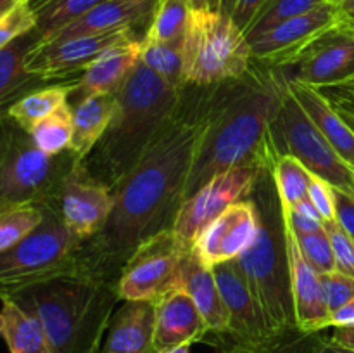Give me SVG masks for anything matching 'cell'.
Here are the masks:
<instances>
[{"mask_svg": "<svg viewBox=\"0 0 354 353\" xmlns=\"http://www.w3.org/2000/svg\"><path fill=\"white\" fill-rule=\"evenodd\" d=\"M327 2H332V0H268L245 30V37L248 40H252L258 35L275 28L277 24L310 12Z\"/></svg>", "mask_w": 354, "mask_h": 353, "instance_id": "obj_33", "label": "cell"}, {"mask_svg": "<svg viewBox=\"0 0 354 353\" xmlns=\"http://www.w3.org/2000/svg\"><path fill=\"white\" fill-rule=\"evenodd\" d=\"M335 220L354 239V197L342 190L334 189Z\"/></svg>", "mask_w": 354, "mask_h": 353, "instance_id": "obj_42", "label": "cell"}, {"mask_svg": "<svg viewBox=\"0 0 354 353\" xmlns=\"http://www.w3.org/2000/svg\"><path fill=\"white\" fill-rule=\"evenodd\" d=\"M296 237L297 241H299L301 251H303L304 258L308 260V263H310L320 275L322 273H328L337 270L334 249H332L330 239H328L325 228L313 232V234L296 235Z\"/></svg>", "mask_w": 354, "mask_h": 353, "instance_id": "obj_38", "label": "cell"}, {"mask_svg": "<svg viewBox=\"0 0 354 353\" xmlns=\"http://www.w3.org/2000/svg\"><path fill=\"white\" fill-rule=\"evenodd\" d=\"M310 199L317 206L318 213L322 215L324 221L335 220V197L334 187L327 183L325 180L313 176L310 183Z\"/></svg>", "mask_w": 354, "mask_h": 353, "instance_id": "obj_41", "label": "cell"}, {"mask_svg": "<svg viewBox=\"0 0 354 353\" xmlns=\"http://www.w3.org/2000/svg\"><path fill=\"white\" fill-rule=\"evenodd\" d=\"M35 145L48 156H57L69 151L73 138V107L71 104H64L38 121L30 130Z\"/></svg>", "mask_w": 354, "mask_h": 353, "instance_id": "obj_31", "label": "cell"}, {"mask_svg": "<svg viewBox=\"0 0 354 353\" xmlns=\"http://www.w3.org/2000/svg\"><path fill=\"white\" fill-rule=\"evenodd\" d=\"M159 0H104L99 6L90 9L85 16L73 21L62 30L55 31L44 40L54 38L82 37V35H99L107 31L121 30V28H140L151 24L154 10Z\"/></svg>", "mask_w": 354, "mask_h": 353, "instance_id": "obj_20", "label": "cell"}, {"mask_svg": "<svg viewBox=\"0 0 354 353\" xmlns=\"http://www.w3.org/2000/svg\"><path fill=\"white\" fill-rule=\"evenodd\" d=\"M76 90V80L62 83H48V85L35 89L21 97L10 106L7 116L16 121L21 128L30 132L38 121L47 118L59 107L69 102V97Z\"/></svg>", "mask_w": 354, "mask_h": 353, "instance_id": "obj_28", "label": "cell"}, {"mask_svg": "<svg viewBox=\"0 0 354 353\" xmlns=\"http://www.w3.org/2000/svg\"><path fill=\"white\" fill-rule=\"evenodd\" d=\"M220 87H183L175 116L113 189L114 208L102 230L83 242L86 269L118 279L142 242L171 228Z\"/></svg>", "mask_w": 354, "mask_h": 353, "instance_id": "obj_1", "label": "cell"}, {"mask_svg": "<svg viewBox=\"0 0 354 353\" xmlns=\"http://www.w3.org/2000/svg\"><path fill=\"white\" fill-rule=\"evenodd\" d=\"M339 23L341 14L335 0H332L310 12L283 21L249 40L252 59L270 68H287L315 38L337 26Z\"/></svg>", "mask_w": 354, "mask_h": 353, "instance_id": "obj_15", "label": "cell"}, {"mask_svg": "<svg viewBox=\"0 0 354 353\" xmlns=\"http://www.w3.org/2000/svg\"><path fill=\"white\" fill-rule=\"evenodd\" d=\"M128 2H135V0H128Z\"/></svg>", "mask_w": 354, "mask_h": 353, "instance_id": "obj_58", "label": "cell"}, {"mask_svg": "<svg viewBox=\"0 0 354 353\" xmlns=\"http://www.w3.org/2000/svg\"><path fill=\"white\" fill-rule=\"evenodd\" d=\"M341 21L346 23H354V0H335Z\"/></svg>", "mask_w": 354, "mask_h": 353, "instance_id": "obj_48", "label": "cell"}, {"mask_svg": "<svg viewBox=\"0 0 354 353\" xmlns=\"http://www.w3.org/2000/svg\"><path fill=\"white\" fill-rule=\"evenodd\" d=\"M118 279L82 269L9 300L41 322L52 353H99L118 303Z\"/></svg>", "mask_w": 354, "mask_h": 353, "instance_id": "obj_3", "label": "cell"}, {"mask_svg": "<svg viewBox=\"0 0 354 353\" xmlns=\"http://www.w3.org/2000/svg\"><path fill=\"white\" fill-rule=\"evenodd\" d=\"M317 90H320L334 107L349 111V113L354 114V90L342 89V87H328V89Z\"/></svg>", "mask_w": 354, "mask_h": 353, "instance_id": "obj_44", "label": "cell"}, {"mask_svg": "<svg viewBox=\"0 0 354 353\" xmlns=\"http://www.w3.org/2000/svg\"><path fill=\"white\" fill-rule=\"evenodd\" d=\"M2 325H3V318H2V314H0V332H2Z\"/></svg>", "mask_w": 354, "mask_h": 353, "instance_id": "obj_56", "label": "cell"}, {"mask_svg": "<svg viewBox=\"0 0 354 353\" xmlns=\"http://www.w3.org/2000/svg\"><path fill=\"white\" fill-rule=\"evenodd\" d=\"M178 287H182L199 308L209 329L207 336L218 338V336L227 334L230 327V317H228V310L218 287L216 277H214L213 269L207 266L194 251H190L183 262Z\"/></svg>", "mask_w": 354, "mask_h": 353, "instance_id": "obj_23", "label": "cell"}, {"mask_svg": "<svg viewBox=\"0 0 354 353\" xmlns=\"http://www.w3.org/2000/svg\"><path fill=\"white\" fill-rule=\"evenodd\" d=\"M320 280L330 315L354 298V277L334 270V272L322 273Z\"/></svg>", "mask_w": 354, "mask_h": 353, "instance_id": "obj_40", "label": "cell"}, {"mask_svg": "<svg viewBox=\"0 0 354 353\" xmlns=\"http://www.w3.org/2000/svg\"><path fill=\"white\" fill-rule=\"evenodd\" d=\"M287 93L282 69L254 61L242 78L221 83L213 118L197 149L185 196L189 199L211 176L239 166L275 165L279 151L273 127Z\"/></svg>", "mask_w": 354, "mask_h": 353, "instance_id": "obj_2", "label": "cell"}, {"mask_svg": "<svg viewBox=\"0 0 354 353\" xmlns=\"http://www.w3.org/2000/svg\"><path fill=\"white\" fill-rule=\"evenodd\" d=\"M156 303L124 301L113 315L99 353H156Z\"/></svg>", "mask_w": 354, "mask_h": 353, "instance_id": "obj_22", "label": "cell"}, {"mask_svg": "<svg viewBox=\"0 0 354 353\" xmlns=\"http://www.w3.org/2000/svg\"><path fill=\"white\" fill-rule=\"evenodd\" d=\"M142 45L144 38H133L104 51L76 78V90L71 97L118 93V90L124 85L128 76L140 62Z\"/></svg>", "mask_w": 354, "mask_h": 353, "instance_id": "obj_21", "label": "cell"}, {"mask_svg": "<svg viewBox=\"0 0 354 353\" xmlns=\"http://www.w3.org/2000/svg\"><path fill=\"white\" fill-rule=\"evenodd\" d=\"M335 109H337L339 113H341V116L344 118L346 123H348V125H349V128H351V130L354 132V114H353V113H349V111L339 109V107H335Z\"/></svg>", "mask_w": 354, "mask_h": 353, "instance_id": "obj_52", "label": "cell"}, {"mask_svg": "<svg viewBox=\"0 0 354 353\" xmlns=\"http://www.w3.org/2000/svg\"><path fill=\"white\" fill-rule=\"evenodd\" d=\"M104 0H30L41 40L85 16Z\"/></svg>", "mask_w": 354, "mask_h": 353, "instance_id": "obj_29", "label": "cell"}, {"mask_svg": "<svg viewBox=\"0 0 354 353\" xmlns=\"http://www.w3.org/2000/svg\"><path fill=\"white\" fill-rule=\"evenodd\" d=\"M279 154L294 156L313 176L354 197V172L315 127L287 87L282 109L273 127Z\"/></svg>", "mask_w": 354, "mask_h": 353, "instance_id": "obj_9", "label": "cell"}, {"mask_svg": "<svg viewBox=\"0 0 354 353\" xmlns=\"http://www.w3.org/2000/svg\"><path fill=\"white\" fill-rule=\"evenodd\" d=\"M182 92L138 62L118 90V109L109 128L82 161L86 172L113 190L175 116Z\"/></svg>", "mask_w": 354, "mask_h": 353, "instance_id": "obj_4", "label": "cell"}, {"mask_svg": "<svg viewBox=\"0 0 354 353\" xmlns=\"http://www.w3.org/2000/svg\"><path fill=\"white\" fill-rule=\"evenodd\" d=\"M259 230V213L251 197L237 201L207 225L192 251L213 269L237 260L254 242Z\"/></svg>", "mask_w": 354, "mask_h": 353, "instance_id": "obj_17", "label": "cell"}, {"mask_svg": "<svg viewBox=\"0 0 354 353\" xmlns=\"http://www.w3.org/2000/svg\"><path fill=\"white\" fill-rule=\"evenodd\" d=\"M209 329L192 298L182 289L169 291L156 303L154 350L206 341Z\"/></svg>", "mask_w": 354, "mask_h": 353, "instance_id": "obj_19", "label": "cell"}, {"mask_svg": "<svg viewBox=\"0 0 354 353\" xmlns=\"http://www.w3.org/2000/svg\"><path fill=\"white\" fill-rule=\"evenodd\" d=\"M209 2V7L213 10H220V0H207Z\"/></svg>", "mask_w": 354, "mask_h": 353, "instance_id": "obj_54", "label": "cell"}, {"mask_svg": "<svg viewBox=\"0 0 354 353\" xmlns=\"http://www.w3.org/2000/svg\"><path fill=\"white\" fill-rule=\"evenodd\" d=\"M315 353H354V350L344 348V346L332 341L330 338H320L317 343V350H315Z\"/></svg>", "mask_w": 354, "mask_h": 353, "instance_id": "obj_47", "label": "cell"}, {"mask_svg": "<svg viewBox=\"0 0 354 353\" xmlns=\"http://www.w3.org/2000/svg\"><path fill=\"white\" fill-rule=\"evenodd\" d=\"M0 301V314L3 318L0 336L6 341L9 353H52L44 325L33 314L9 298Z\"/></svg>", "mask_w": 354, "mask_h": 353, "instance_id": "obj_27", "label": "cell"}, {"mask_svg": "<svg viewBox=\"0 0 354 353\" xmlns=\"http://www.w3.org/2000/svg\"><path fill=\"white\" fill-rule=\"evenodd\" d=\"M273 176H275L279 196L286 208H292L299 201L310 197L308 194H310L313 175L294 156L280 154L273 165Z\"/></svg>", "mask_w": 354, "mask_h": 353, "instance_id": "obj_32", "label": "cell"}, {"mask_svg": "<svg viewBox=\"0 0 354 353\" xmlns=\"http://www.w3.org/2000/svg\"><path fill=\"white\" fill-rule=\"evenodd\" d=\"M283 76L313 89L341 87L354 80V28L341 23L315 38L287 68Z\"/></svg>", "mask_w": 354, "mask_h": 353, "instance_id": "obj_13", "label": "cell"}, {"mask_svg": "<svg viewBox=\"0 0 354 353\" xmlns=\"http://www.w3.org/2000/svg\"><path fill=\"white\" fill-rule=\"evenodd\" d=\"M213 272L230 317L228 332L225 336H218V341L213 343L214 348H223V346L249 348L275 338L263 317L261 308L249 289V284L237 260L214 265Z\"/></svg>", "mask_w": 354, "mask_h": 353, "instance_id": "obj_16", "label": "cell"}, {"mask_svg": "<svg viewBox=\"0 0 354 353\" xmlns=\"http://www.w3.org/2000/svg\"><path fill=\"white\" fill-rule=\"evenodd\" d=\"M44 206H23L0 213V253L12 248L44 221Z\"/></svg>", "mask_w": 354, "mask_h": 353, "instance_id": "obj_35", "label": "cell"}, {"mask_svg": "<svg viewBox=\"0 0 354 353\" xmlns=\"http://www.w3.org/2000/svg\"><path fill=\"white\" fill-rule=\"evenodd\" d=\"M73 107V138L69 152L85 161L109 128L118 109V93H93L78 97Z\"/></svg>", "mask_w": 354, "mask_h": 353, "instance_id": "obj_24", "label": "cell"}, {"mask_svg": "<svg viewBox=\"0 0 354 353\" xmlns=\"http://www.w3.org/2000/svg\"><path fill=\"white\" fill-rule=\"evenodd\" d=\"M342 89H348V90H354V80L353 82H349V83H346V85H341Z\"/></svg>", "mask_w": 354, "mask_h": 353, "instance_id": "obj_55", "label": "cell"}, {"mask_svg": "<svg viewBox=\"0 0 354 353\" xmlns=\"http://www.w3.org/2000/svg\"><path fill=\"white\" fill-rule=\"evenodd\" d=\"M266 2L268 0H237V6H235L234 14H232V19L245 33L249 24L254 21V17L258 16V12Z\"/></svg>", "mask_w": 354, "mask_h": 353, "instance_id": "obj_43", "label": "cell"}, {"mask_svg": "<svg viewBox=\"0 0 354 353\" xmlns=\"http://www.w3.org/2000/svg\"><path fill=\"white\" fill-rule=\"evenodd\" d=\"M40 40V33L33 30L0 51V118L28 92L48 85L26 69L28 54Z\"/></svg>", "mask_w": 354, "mask_h": 353, "instance_id": "obj_26", "label": "cell"}, {"mask_svg": "<svg viewBox=\"0 0 354 353\" xmlns=\"http://www.w3.org/2000/svg\"><path fill=\"white\" fill-rule=\"evenodd\" d=\"M259 170L261 168L256 166H239L211 176L180 206L171 225L176 237L192 249L211 221L216 220L232 204L249 197Z\"/></svg>", "mask_w": 354, "mask_h": 353, "instance_id": "obj_11", "label": "cell"}, {"mask_svg": "<svg viewBox=\"0 0 354 353\" xmlns=\"http://www.w3.org/2000/svg\"><path fill=\"white\" fill-rule=\"evenodd\" d=\"M344 23H346V21H344ZM348 24H351V26L354 28V23H348Z\"/></svg>", "mask_w": 354, "mask_h": 353, "instance_id": "obj_57", "label": "cell"}, {"mask_svg": "<svg viewBox=\"0 0 354 353\" xmlns=\"http://www.w3.org/2000/svg\"><path fill=\"white\" fill-rule=\"evenodd\" d=\"M189 12V6L183 0H159L144 40L154 44L182 45Z\"/></svg>", "mask_w": 354, "mask_h": 353, "instance_id": "obj_30", "label": "cell"}, {"mask_svg": "<svg viewBox=\"0 0 354 353\" xmlns=\"http://www.w3.org/2000/svg\"><path fill=\"white\" fill-rule=\"evenodd\" d=\"M156 353H190V345H180V346H173V348L162 350V352H156Z\"/></svg>", "mask_w": 354, "mask_h": 353, "instance_id": "obj_51", "label": "cell"}, {"mask_svg": "<svg viewBox=\"0 0 354 353\" xmlns=\"http://www.w3.org/2000/svg\"><path fill=\"white\" fill-rule=\"evenodd\" d=\"M320 338V332L304 334L299 329H292V331L275 336L263 345L249 346V348L223 346V348H214L213 353H315Z\"/></svg>", "mask_w": 354, "mask_h": 353, "instance_id": "obj_36", "label": "cell"}, {"mask_svg": "<svg viewBox=\"0 0 354 353\" xmlns=\"http://www.w3.org/2000/svg\"><path fill=\"white\" fill-rule=\"evenodd\" d=\"M133 38L144 37H138L135 28H121L99 35L40 40L28 54L26 69L47 83L71 82L104 51Z\"/></svg>", "mask_w": 354, "mask_h": 353, "instance_id": "obj_12", "label": "cell"}, {"mask_svg": "<svg viewBox=\"0 0 354 353\" xmlns=\"http://www.w3.org/2000/svg\"><path fill=\"white\" fill-rule=\"evenodd\" d=\"M259 213V230L251 248L237 258L256 303L273 336L297 329L290 284L287 225L273 166L259 170L251 194Z\"/></svg>", "mask_w": 354, "mask_h": 353, "instance_id": "obj_5", "label": "cell"}, {"mask_svg": "<svg viewBox=\"0 0 354 353\" xmlns=\"http://www.w3.org/2000/svg\"><path fill=\"white\" fill-rule=\"evenodd\" d=\"M353 172H354V168H353Z\"/></svg>", "mask_w": 354, "mask_h": 353, "instance_id": "obj_59", "label": "cell"}, {"mask_svg": "<svg viewBox=\"0 0 354 353\" xmlns=\"http://www.w3.org/2000/svg\"><path fill=\"white\" fill-rule=\"evenodd\" d=\"M140 61L149 69L176 89H183V54L182 45L154 44L144 40Z\"/></svg>", "mask_w": 354, "mask_h": 353, "instance_id": "obj_34", "label": "cell"}, {"mask_svg": "<svg viewBox=\"0 0 354 353\" xmlns=\"http://www.w3.org/2000/svg\"><path fill=\"white\" fill-rule=\"evenodd\" d=\"M82 248L83 242L68 230L57 210L45 206L44 221L0 253V300L85 269Z\"/></svg>", "mask_w": 354, "mask_h": 353, "instance_id": "obj_8", "label": "cell"}, {"mask_svg": "<svg viewBox=\"0 0 354 353\" xmlns=\"http://www.w3.org/2000/svg\"><path fill=\"white\" fill-rule=\"evenodd\" d=\"M324 228L330 239L337 270L354 277V239L337 224V220L324 221Z\"/></svg>", "mask_w": 354, "mask_h": 353, "instance_id": "obj_39", "label": "cell"}, {"mask_svg": "<svg viewBox=\"0 0 354 353\" xmlns=\"http://www.w3.org/2000/svg\"><path fill=\"white\" fill-rule=\"evenodd\" d=\"M235 6H237V0H220V10L227 16H232L235 10Z\"/></svg>", "mask_w": 354, "mask_h": 353, "instance_id": "obj_49", "label": "cell"}, {"mask_svg": "<svg viewBox=\"0 0 354 353\" xmlns=\"http://www.w3.org/2000/svg\"><path fill=\"white\" fill-rule=\"evenodd\" d=\"M287 87L304 113L313 121L315 127L324 134V137L330 142L339 156L354 168V132L346 123L341 113L328 102V99L320 90L313 87L292 82V80H287Z\"/></svg>", "mask_w": 354, "mask_h": 353, "instance_id": "obj_25", "label": "cell"}, {"mask_svg": "<svg viewBox=\"0 0 354 353\" xmlns=\"http://www.w3.org/2000/svg\"><path fill=\"white\" fill-rule=\"evenodd\" d=\"M330 325L332 327H354V298L344 307L332 311Z\"/></svg>", "mask_w": 354, "mask_h": 353, "instance_id": "obj_45", "label": "cell"}, {"mask_svg": "<svg viewBox=\"0 0 354 353\" xmlns=\"http://www.w3.org/2000/svg\"><path fill=\"white\" fill-rule=\"evenodd\" d=\"M16 2L17 0H0V16H2L6 10H9Z\"/></svg>", "mask_w": 354, "mask_h": 353, "instance_id": "obj_53", "label": "cell"}, {"mask_svg": "<svg viewBox=\"0 0 354 353\" xmlns=\"http://www.w3.org/2000/svg\"><path fill=\"white\" fill-rule=\"evenodd\" d=\"M33 30H37V16L30 0H17L0 16V51Z\"/></svg>", "mask_w": 354, "mask_h": 353, "instance_id": "obj_37", "label": "cell"}, {"mask_svg": "<svg viewBox=\"0 0 354 353\" xmlns=\"http://www.w3.org/2000/svg\"><path fill=\"white\" fill-rule=\"evenodd\" d=\"M183 2L189 6V9H211L209 2L207 0H183Z\"/></svg>", "mask_w": 354, "mask_h": 353, "instance_id": "obj_50", "label": "cell"}, {"mask_svg": "<svg viewBox=\"0 0 354 353\" xmlns=\"http://www.w3.org/2000/svg\"><path fill=\"white\" fill-rule=\"evenodd\" d=\"M183 85L211 87L242 78L254 64L251 44L232 16L192 9L182 44Z\"/></svg>", "mask_w": 354, "mask_h": 353, "instance_id": "obj_7", "label": "cell"}, {"mask_svg": "<svg viewBox=\"0 0 354 353\" xmlns=\"http://www.w3.org/2000/svg\"><path fill=\"white\" fill-rule=\"evenodd\" d=\"M190 251L171 228L149 237L131 253L118 277L120 300L158 303L178 287L183 262Z\"/></svg>", "mask_w": 354, "mask_h": 353, "instance_id": "obj_10", "label": "cell"}, {"mask_svg": "<svg viewBox=\"0 0 354 353\" xmlns=\"http://www.w3.org/2000/svg\"><path fill=\"white\" fill-rule=\"evenodd\" d=\"M287 248H289L290 284H292L296 325L304 334H317L330 325V310L325 301L320 273L308 263L301 251L296 234L287 224Z\"/></svg>", "mask_w": 354, "mask_h": 353, "instance_id": "obj_18", "label": "cell"}, {"mask_svg": "<svg viewBox=\"0 0 354 353\" xmlns=\"http://www.w3.org/2000/svg\"><path fill=\"white\" fill-rule=\"evenodd\" d=\"M330 339L344 348L354 350V327H334Z\"/></svg>", "mask_w": 354, "mask_h": 353, "instance_id": "obj_46", "label": "cell"}, {"mask_svg": "<svg viewBox=\"0 0 354 353\" xmlns=\"http://www.w3.org/2000/svg\"><path fill=\"white\" fill-rule=\"evenodd\" d=\"M76 159L69 151L48 156L30 132L9 116L0 118V213L23 206H52Z\"/></svg>", "mask_w": 354, "mask_h": 353, "instance_id": "obj_6", "label": "cell"}, {"mask_svg": "<svg viewBox=\"0 0 354 353\" xmlns=\"http://www.w3.org/2000/svg\"><path fill=\"white\" fill-rule=\"evenodd\" d=\"M113 208V190L93 179L82 161H76L62 180L55 203L68 230L82 242L90 241L102 230Z\"/></svg>", "mask_w": 354, "mask_h": 353, "instance_id": "obj_14", "label": "cell"}]
</instances>
